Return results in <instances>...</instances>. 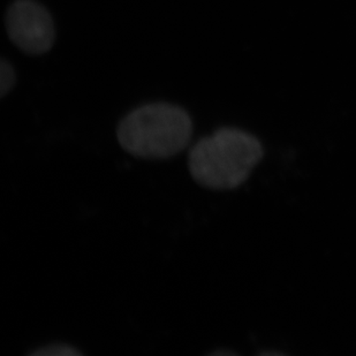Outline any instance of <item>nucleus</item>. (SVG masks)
I'll use <instances>...</instances> for the list:
<instances>
[{
  "label": "nucleus",
  "mask_w": 356,
  "mask_h": 356,
  "mask_svg": "<svg viewBox=\"0 0 356 356\" xmlns=\"http://www.w3.org/2000/svg\"><path fill=\"white\" fill-rule=\"evenodd\" d=\"M263 155L262 143L254 135L238 128H219L189 150V173L201 187L232 191L247 181Z\"/></svg>",
  "instance_id": "f257e3e1"
},
{
  "label": "nucleus",
  "mask_w": 356,
  "mask_h": 356,
  "mask_svg": "<svg viewBox=\"0 0 356 356\" xmlns=\"http://www.w3.org/2000/svg\"><path fill=\"white\" fill-rule=\"evenodd\" d=\"M192 117L179 105L156 102L134 108L121 119L117 140L136 159L157 161L179 155L192 141Z\"/></svg>",
  "instance_id": "f03ea898"
},
{
  "label": "nucleus",
  "mask_w": 356,
  "mask_h": 356,
  "mask_svg": "<svg viewBox=\"0 0 356 356\" xmlns=\"http://www.w3.org/2000/svg\"><path fill=\"white\" fill-rule=\"evenodd\" d=\"M5 26L12 43L24 54L40 56L54 47V19L35 0H15L7 10Z\"/></svg>",
  "instance_id": "7ed1b4c3"
},
{
  "label": "nucleus",
  "mask_w": 356,
  "mask_h": 356,
  "mask_svg": "<svg viewBox=\"0 0 356 356\" xmlns=\"http://www.w3.org/2000/svg\"><path fill=\"white\" fill-rule=\"evenodd\" d=\"M31 356H82L83 353L68 343H54L40 347L29 353Z\"/></svg>",
  "instance_id": "20e7f679"
},
{
  "label": "nucleus",
  "mask_w": 356,
  "mask_h": 356,
  "mask_svg": "<svg viewBox=\"0 0 356 356\" xmlns=\"http://www.w3.org/2000/svg\"><path fill=\"white\" fill-rule=\"evenodd\" d=\"M15 81H17V76H15L13 66L7 60H1L0 64V96L1 97H5L7 94H10L15 84Z\"/></svg>",
  "instance_id": "39448f33"
},
{
  "label": "nucleus",
  "mask_w": 356,
  "mask_h": 356,
  "mask_svg": "<svg viewBox=\"0 0 356 356\" xmlns=\"http://www.w3.org/2000/svg\"><path fill=\"white\" fill-rule=\"evenodd\" d=\"M208 355L210 356H232L236 355V352H233V350H215V352H211V353H209Z\"/></svg>",
  "instance_id": "423d86ee"
}]
</instances>
